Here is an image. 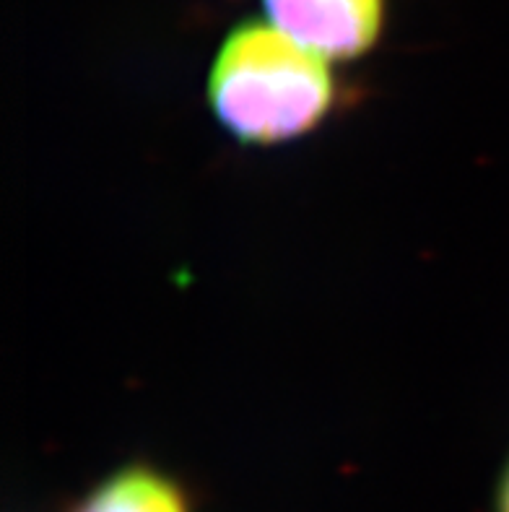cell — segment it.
Returning <instances> with one entry per match:
<instances>
[{
	"instance_id": "3",
	"label": "cell",
	"mask_w": 509,
	"mask_h": 512,
	"mask_svg": "<svg viewBox=\"0 0 509 512\" xmlns=\"http://www.w3.org/2000/svg\"><path fill=\"white\" fill-rule=\"evenodd\" d=\"M76 512H190L185 494L151 468H128L81 502Z\"/></svg>"
},
{
	"instance_id": "1",
	"label": "cell",
	"mask_w": 509,
	"mask_h": 512,
	"mask_svg": "<svg viewBox=\"0 0 509 512\" xmlns=\"http://www.w3.org/2000/svg\"><path fill=\"white\" fill-rule=\"evenodd\" d=\"M213 112L232 136L276 143L302 136L333 102L325 58L276 26L242 24L221 45L211 71Z\"/></svg>"
},
{
	"instance_id": "2",
	"label": "cell",
	"mask_w": 509,
	"mask_h": 512,
	"mask_svg": "<svg viewBox=\"0 0 509 512\" xmlns=\"http://www.w3.org/2000/svg\"><path fill=\"white\" fill-rule=\"evenodd\" d=\"M271 24L325 60L356 58L380 34L385 0H263Z\"/></svg>"
},
{
	"instance_id": "4",
	"label": "cell",
	"mask_w": 509,
	"mask_h": 512,
	"mask_svg": "<svg viewBox=\"0 0 509 512\" xmlns=\"http://www.w3.org/2000/svg\"><path fill=\"white\" fill-rule=\"evenodd\" d=\"M499 512H509V466L502 476V487H499Z\"/></svg>"
}]
</instances>
